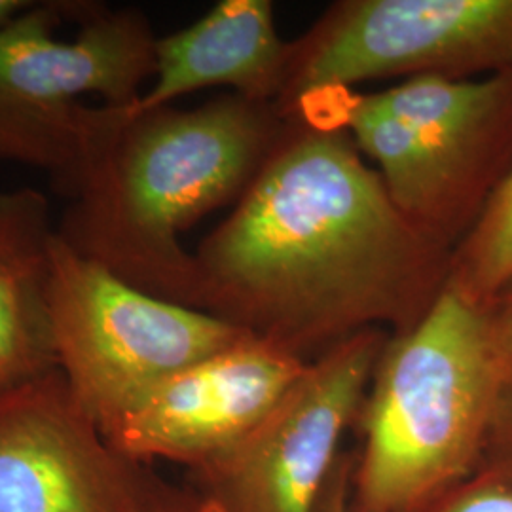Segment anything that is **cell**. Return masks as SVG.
<instances>
[{
	"label": "cell",
	"mask_w": 512,
	"mask_h": 512,
	"mask_svg": "<svg viewBox=\"0 0 512 512\" xmlns=\"http://www.w3.org/2000/svg\"><path fill=\"white\" fill-rule=\"evenodd\" d=\"M48 315L55 366L107 439L171 376L251 336L207 311L129 285L59 234Z\"/></svg>",
	"instance_id": "6"
},
{
	"label": "cell",
	"mask_w": 512,
	"mask_h": 512,
	"mask_svg": "<svg viewBox=\"0 0 512 512\" xmlns=\"http://www.w3.org/2000/svg\"><path fill=\"white\" fill-rule=\"evenodd\" d=\"M317 116L348 131L397 209L448 251L512 162V74L412 76L384 92L336 93Z\"/></svg>",
	"instance_id": "4"
},
{
	"label": "cell",
	"mask_w": 512,
	"mask_h": 512,
	"mask_svg": "<svg viewBox=\"0 0 512 512\" xmlns=\"http://www.w3.org/2000/svg\"><path fill=\"white\" fill-rule=\"evenodd\" d=\"M55 236L40 190H0V391L57 368L48 315Z\"/></svg>",
	"instance_id": "12"
},
{
	"label": "cell",
	"mask_w": 512,
	"mask_h": 512,
	"mask_svg": "<svg viewBox=\"0 0 512 512\" xmlns=\"http://www.w3.org/2000/svg\"><path fill=\"white\" fill-rule=\"evenodd\" d=\"M355 454L342 452L336 461L315 512H357L353 507Z\"/></svg>",
	"instance_id": "16"
},
{
	"label": "cell",
	"mask_w": 512,
	"mask_h": 512,
	"mask_svg": "<svg viewBox=\"0 0 512 512\" xmlns=\"http://www.w3.org/2000/svg\"><path fill=\"white\" fill-rule=\"evenodd\" d=\"M164 492L57 368L0 391V512H148Z\"/></svg>",
	"instance_id": "9"
},
{
	"label": "cell",
	"mask_w": 512,
	"mask_h": 512,
	"mask_svg": "<svg viewBox=\"0 0 512 512\" xmlns=\"http://www.w3.org/2000/svg\"><path fill=\"white\" fill-rule=\"evenodd\" d=\"M228 219L194 253L200 310L311 361L368 329H412L452 251L397 209L348 131L285 120Z\"/></svg>",
	"instance_id": "1"
},
{
	"label": "cell",
	"mask_w": 512,
	"mask_h": 512,
	"mask_svg": "<svg viewBox=\"0 0 512 512\" xmlns=\"http://www.w3.org/2000/svg\"><path fill=\"white\" fill-rule=\"evenodd\" d=\"M418 512H512V482L476 471Z\"/></svg>",
	"instance_id": "14"
},
{
	"label": "cell",
	"mask_w": 512,
	"mask_h": 512,
	"mask_svg": "<svg viewBox=\"0 0 512 512\" xmlns=\"http://www.w3.org/2000/svg\"><path fill=\"white\" fill-rule=\"evenodd\" d=\"M512 482V357L495 397L478 469Z\"/></svg>",
	"instance_id": "15"
},
{
	"label": "cell",
	"mask_w": 512,
	"mask_h": 512,
	"mask_svg": "<svg viewBox=\"0 0 512 512\" xmlns=\"http://www.w3.org/2000/svg\"><path fill=\"white\" fill-rule=\"evenodd\" d=\"M509 359L486 304L452 283L389 336L355 418V511L418 512L475 475Z\"/></svg>",
	"instance_id": "3"
},
{
	"label": "cell",
	"mask_w": 512,
	"mask_h": 512,
	"mask_svg": "<svg viewBox=\"0 0 512 512\" xmlns=\"http://www.w3.org/2000/svg\"><path fill=\"white\" fill-rule=\"evenodd\" d=\"M308 363L251 334L171 376L110 433V444L143 465L202 469L247 439Z\"/></svg>",
	"instance_id": "10"
},
{
	"label": "cell",
	"mask_w": 512,
	"mask_h": 512,
	"mask_svg": "<svg viewBox=\"0 0 512 512\" xmlns=\"http://www.w3.org/2000/svg\"><path fill=\"white\" fill-rule=\"evenodd\" d=\"M512 279V162L473 228L452 251L448 283L480 304Z\"/></svg>",
	"instance_id": "13"
},
{
	"label": "cell",
	"mask_w": 512,
	"mask_h": 512,
	"mask_svg": "<svg viewBox=\"0 0 512 512\" xmlns=\"http://www.w3.org/2000/svg\"><path fill=\"white\" fill-rule=\"evenodd\" d=\"M387 338L363 330L311 359L247 439L192 471L198 495L217 512H315Z\"/></svg>",
	"instance_id": "8"
},
{
	"label": "cell",
	"mask_w": 512,
	"mask_h": 512,
	"mask_svg": "<svg viewBox=\"0 0 512 512\" xmlns=\"http://www.w3.org/2000/svg\"><path fill=\"white\" fill-rule=\"evenodd\" d=\"M486 308L501 348L512 357V279L497 293L492 302L486 304Z\"/></svg>",
	"instance_id": "17"
},
{
	"label": "cell",
	"mask_w": 512,
	"mask_h": 512,
	"mask_svg": "<svg viewBox=\"0 0 512 512\" xmlns=\"http://www.w3.org/2000/svg\"><path fill=\"white\" fill-rule=\"evenodd\" d=\"M37 0H0V29L35 6Z\"/></svg>",
	"instance_id": "19"
},
{
	"label": "cell",
	"mask_w": 512,
	"mask_h": 512,
	"mask_svg": "<svg viewBox=\"0 0 512 512\" xmlns=\"http://www.w3.org/2000/svg\"><path fill=\"white\" fill-rule=\"evenodd\" d=\"M512 74V0H342L304 37L275 107L283 118L357 84Z\"/></svg>",
	"instance_id": "7"
},
{
	"label": "cell",
	"mask_w": 512,
	"mask_h": 512,
	"mask_svg": "<svg viewBox=\"0 0 512 512\" xmlns=\"http://www.w3.org/2000/svg\"><path fill=\"white\" fill-rule=\"evenodd\" d=\"M285 124L274 103L236 93L190 110L93 107L57 234L129 285L200 310L196 258L179 238L241 198Z\"/></svg>",
	"instance_id": "2"
},
{
	"label": "cell",
	"mask_w": 512,
	"mask_h": 512,
	"mask_svg": "<svg viewBox=\"0 0 512 512\" xmlns=\"http://www.w3.org/2000/svg\"><path fill=\"white\" fill-rule=\"evenodd\" d=\"M156 38L137 8L37 0L0 29V162L73 179L99 95L105 107H131L154 76Z\"/></svg>",
	"instance_id": "5"
},
{
	"label": "cell",
	"mask_w": 512,
	"mask_h": 512,
	"mask_svg": "<svg viewBox=\"0 0 512 512\" xmlns=\"http://www.w3.org/2000/svg\"><path fill=\"white\" fill-rule=\"evenodd\" d=\"M289 61L291 42L279 35L270 0H220L192 25L156 38L154 82L128 109H165L207 88L275 105Z\"/></svg>",
	"instance_id": "11"
},
{
	"label": "cell",
	"mask_w": 512,
	"mask_h": 512,
	"mask_svg": "<svg viewBox=\"0 0 512 512\" xmlns=\"http://www.w3.org/2000/svg\"><path fill=\"white\" fill-rule=\"evenodd\" d=\"M148 512H217L200 495L171 494L165 490Z\"/></svg>",
	"instance_id": "18"
}]
</instances>
